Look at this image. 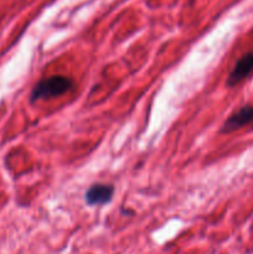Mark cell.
Returning a JSON list of instances; mask_svg holds the SVG:
<instances>
[{"mask_svg": "<svg viewBox=\"0 0 253 254\" xmlns=\"http://www.w3.org/2000/svg\"><path fill=\"white\" fill-rule=\"evenodd\" d=\"M73 82L69 77L66 76H51L47 78L41 79L35 84V87L31 91L30 101L36 102L41 99H50L55 97H60L66 93L67 91L72 88Z\"/></svg>", "mask_w": 253, "mask_h": 254, "instance_id": "6da1fadb", "label": "cell"}, {"mask_svg": "<svg viewBox=\"0 0 253 254\" xmlns=\"http://www.w3.org/2000/svg\"><path fill=\"white\" fill-rule=\"evenodd\" d=\"M253 74V51L247 52L243 55L238 61L236 62L235 67L232 68L231 73L228 74V78L226 84L228 87H235L238 83L247 79L248 77Z\"/></svg>", "mask_w": 253, "mask_h": 254, "instance_id": "7a4b0ae2", "label": "cell"}, {"mask_svg": "<svg viewBox=\"0 0 253 254\" xmlns=\"http://www.w3.org/2000/svg\"><path fill=\"white\" fill-rule=\"evenodd\" d=\"M252 122L253 106L247 104V106L237 109L235 113H232L227 119H226L222 128H221V131H222V133H232V131L243 128V127L247 126V124H251Z\"/></svg>", "mask_w": 253, "mask_h": 254, "instance_id": "3957f363", "label": "cell"}, {"mask_svg": "<svg viewBox=\"0 0 253 254\" xmlns=\"http://www.w3.org/2000/svg\"><path fill=\"white\" fill-rule=\"evenodd\" d=\"M114 188L108 184H93L84 193V200L89 206L109 203L113 198Z\"/></svg>", "mask_w": 253, "mask_h": 254, "instance_id": "277c9868", "label": "cell"}]
</instances>
